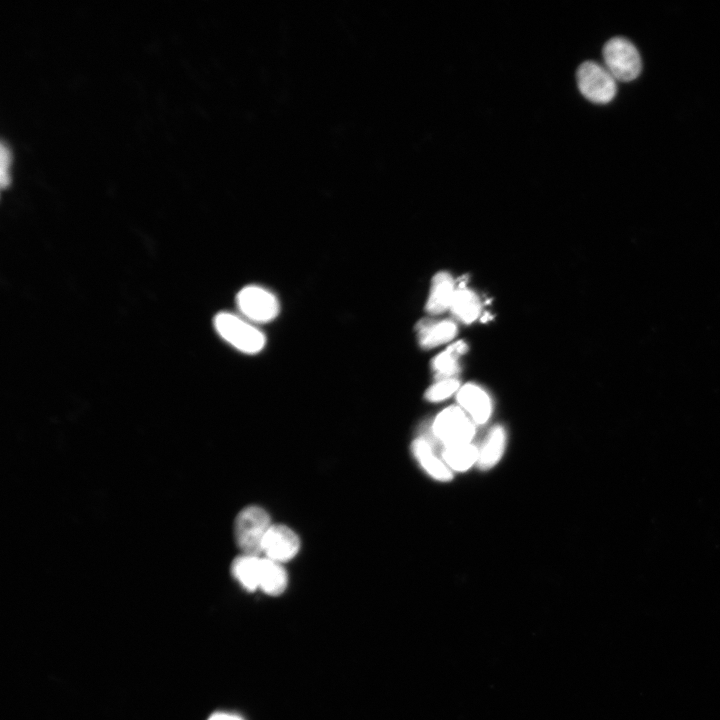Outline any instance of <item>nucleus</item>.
Wrapping results in <instances>:
<instances>
[{"mask_svg":"<svg viewBox=\"0 0 720 720\" xmlns=\"http://www.w3.org/2000/svg\"><path fill=\"white\" fill-rule=\"evenodd\" d=\"M479 448L472 442L447 446L442 453V460L452 471L464 472L477 464Z\"/></svg>","mask_w":720,"mask_h":720,"instance_id":"obj_17","label":"nucleus"},{"mask_svg":"<svg viewBox=\"0 0 720 720\" xmlns=\"http://www.w3.org/2000/svg\"><path fill=\"white\" fill-rule=\"evenodd\" d=\"M239 311L251 322L266 323L279 314V301L269 290L258 285L243 287L236 296Z\"/></svg>","mask_w":720,"mask_h":720,"instance_id":"obj_6","label":"nucleus"},{"mask_svg":"<svg viewBox=\"0 0 720 720\" xmlns=\"http://www.w3.org/2000/svg\"><path fill=\"white\" fill-rule=\"evenodd\" d=\"M432 432L444 447L469 443L475 435V423L462 408L450 406L434 419Z\"/></svg>","mask_w":720,"mask_h":720,"instance_id":"obj_5","label":"nucleus"},{"mask_svg":"<svg viewBox=\"0 0 720 720\" xmlns=\"http://www.w3.org/2000/svg\"><path fill=\"white\" fill-rule=\"evenodd\" d=\"M261 560L257 555L242 554L231 564L232 576L247 591L259 589Z\"/></svg>","mask_w":720,"mask_h":720,"instance_id":"obj_13","label":"nucleus"},{"mask_svg":"<svg viewBox=\"0 0 720 720\" xmlns=\"http://www.w3.org/2000/svg\"><path fill=\"white\" fill-rule=\"evenodd\" d=\"M468 350L465 341L459 340L449 345L444 351L439 353L432 361V369L435 373V379L443 380L455 378L459 371V358Z\"/></svg>","mask_w":720,"mask_h":720,"instance_id":"obj_12","label":"nucleus"},{"mask_svg":"<svg viewBox=\"0 0 720 720\" xmlns=\"http://www.w3.org/2000/svg\"><path fill=\"white\" fill-rule=\"evenodd\" d=\"M450 310L461 322L470 324L474 322L481 313V302L479 297L470 289L465 287L462 281L456 289Z\"/></svg>","mask_w":720,"mask_h":720,"instance_id":"obj_14","label":"nucleus"},{"mask_svg":"<svg viewBox=\"0 0 720 720\" xmlns=\"http://www.w3.org/2000/svg\"><path fill=\"white\" fill-rule=\"evenodd\" d=\"M271 525L269 514L259 506H248L238 513L234 536L243 554L259 556L262 553L263 541Z\"/></svg>","mask_w":720,"mask_h":720,"instance_id":"obj_1","label":"nucleus"},{"mask_svg":"<svg viewBox=\"0 0 720 720\" xmlns=\"http://www.w3.org/2000/svg\"><path fill=\"white\" fill-rule=\"evenodd\" d=\"M299 548V537L291 528L272 524L264 538L262 553L270 560L283 563L294 558Z\"/></svg>","mask_w":720,"mask_h":720,"instance_id":"obj_7","label":"nucleus"},{"mask_svg":"<svg viewBox=\"0 0 720 720\" xmlns=\"http://www.w3.org/2000/svg\"><path fill=\"white\" fill-rule=\"evenodd\" d=\"M208 720H243L237 715L229 713H216L213 714Z\"/></svg>","mask_w":720,"mask_h":720,"instance_id":"obj_20","label":"nucleus"},{"mask_svg":"<svg viewBox=\"0 0 720 720\" xmlns=\"http://www.w3.org/2000/svg\"><path fill=\"white\" fill-rule=\"evenodd\" d=\"M214 326L218 334L237 350L247 353H259L266 339L262 331L248 320L235 314L222 312L216 315Z\"/></svg>","mask_w":720,"mask_h":720,"instance_id":"obj_2","label":"nucleus"},{"mask_svg":"<svg viewBox=\"0 0 720 720\" xmlns=\"http://www.w3.org/2000/svg\"><path fill=\"white\" fill-rule=\"evenodd\" d=\"M456 289L455 280L450 273L444 271L436 273L426 303L427 312L436 315L450 309Z\"/></svg>","mask_w":720,"mask_h":720,"instance_id":"obj_10","label":"nucleus"},{"mask_svg":"<svg viewBox=\"0 0 720 720\" xmlns=\"http://www.w3.org/2000/svg\"><path fill=\"white\" fill-rule=\"evenodd\" d=\"M506 431L500 426H494L487 434L481 448L477 466L481 470H488L495 466L501 459L505 450Z\"/></svg>","mask_w":720,"mask_h":720,"instance_id":"obj_15","label":"nucleus"},{"mask_svg":"<svg viewBox=\"0 0 720 720\" xmlns=\"http://www.w3.org/2000/svg\"><path fill=\"white\" fill-rule=\"evenodd\" d=\"M460 388V382L456 378L436 381L425 392V398L431 402L442 401L450 397Z\"/></svg>","mask_w":720,"mask_h":720,"instance_id":"obj_18","label":"nucleus"},{"mask_svg":"<svg viewBox=\"0 0 720 720\" xmlns=\"http://www.w3.org/2000/svg\"><path fill=\"white\" fill-rule=\"evenodd\" d=\"M419 344L424 349L435 348L451 341L457 334L453 321H420L417 325Z\"/></svg>","mask_w":720,"mask_h":720,"instance_id":"obj_11","label":"nucleus"},{"mask_svg":"<svg viewBox=\"0 0 720 720\" xmlns=\"http://www.w3.org/2000/svg\"><path fill=\"white\" fill-rule=\"evenodd\" d=\"M604 66L619 81H632L642 70V61L635 45L624 37H613L602 50Z\"/></svg>","mask_w":720,"mask_h":720,"instance_id":"obj_3","label":"nucleus"},{"mask_svg":"<svg viewBox=\"0 0 720 720\" xmlns=\"http://www.w3.org/2000/svg\"><path fill=\"white\" fill-rule=\"evenodd\" d=\"M457 401L475 424H484L490 418L492 402L488 393L480 386L468 383L460 387Z\"/></svg>","mask_w":720,"mask_h":720,"instance_id":"obj_8","label":"nucleus"},{"mask_svg":"<svg viewBox=\"0 0 720 720\" xmlns=\"http://www.w3.org/2000/svg\"><path fill=\"white\" fill-rule=\"evenodd\" d=\"M576 78L579 91L590 102L607 104L616 95L617 80L604 65L595 61L580 64Z\"/></svg>","mask_w":720,"mask_h":720,"instance_id":"obj_4","label":"nucleus"},{"mask_svg":"<svg viewBox=\"0 0 720 720\" xmlns=\"http://www.w3.org/2000/svg\"><path fill=\"white\" fill-rule=\"evenodd\" d=\"M10 162V152L8 147L2 142L0 145V184L5 187L8 184V165Z\"/></svg>","mask_w":720,"mask_h":720,"instance_id":"obj_19","label":"nucleus"},{"mask_svg":"<svg viewBox=\"0 0 720 720\" xmlns=\"http://www.w3.org/2000/svg\"><path fill=\"white\" fill-rule=\"evenodd\" d=\"M287 584L288 576L281 563L263 557L259 589L268 595L277 596L285 591Z\"/></svg>","mask_w":720,"mask_h":720,"instance_id":"obj_16","label":"nucleus"},{"mask_svg":"<svg viewBox=\"0 0 720 720\" xmlns=\"http://www.w3.org/2000/svg\"><path fill=\"white\" fill-rule=\"evenodd\" d=\"M412 453L421 467L438 481H450L452 471L443 460L437 457L430 442L425 437H417L411 445Z\"/></svg>","mask_w":720,"mask_h":720,"instance_id":"obj_9","label":"nucleus"}]
</instances>
